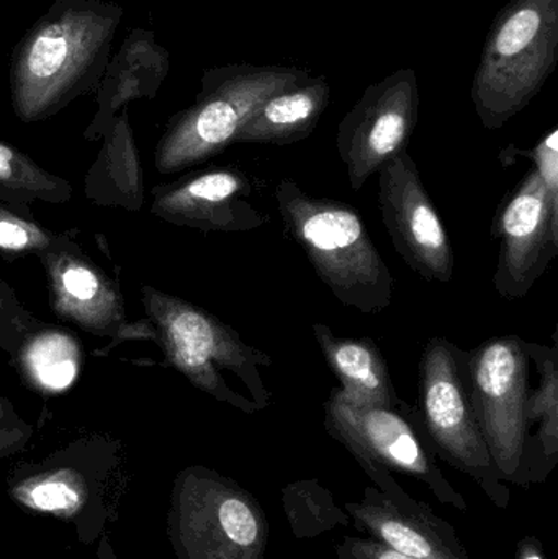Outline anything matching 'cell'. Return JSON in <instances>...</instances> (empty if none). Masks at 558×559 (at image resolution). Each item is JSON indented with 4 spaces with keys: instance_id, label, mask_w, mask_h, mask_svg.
<instances>
[{
    "instance_id": "7402d4cb",
    "label": "cell",
    "mask_w": 558,
    "mask_h": 559,
    "mask_svg": "<svg viewBox=\"0 0 558 559\" xmlns=\"http://www.w3.org/2000/svg\"><path fill=\"white\" fill-rule=\"evenodd\" d=\"M527 354L537 374L536 386H530L524 417H526V453H524V483L543 481L558 459V348L556 335L553 347L526 342Z\"/></svg>"
},
{
    "instance_id": "d6986e66",
    "label": "cell",
    "mask_w": 558,
    "mask_h": 559,
    "mask_svg": "<svg viewBox=\"0 0 558 559\" xmlns=\"http://www.w3.org/2000/svg\"><path fill=\"white\" fill-rule=\"evenodd\" d=\"M313 335L347 401L383 407L399 403L389 365L372 338L340 337L321 322L313 324Z\"/></svg>"
},
{
    "instance_id": "4316f807",
    "label": "cell",
    "mask_w": 558,
    "mask_h": 559,
    "mask_svg": "<svg viewBox=\"0 0 558 559\" xmlns=\"http://www.w3.org/2000/svg\"><path fill=\"white\" fill-rule=\"evenodd\" d=\"M32 437V424L20 416L9 397L0 394V459L23 452Z\"/></svg>"
},
{
    "instance_id": "484cf974",
    "label": "cell",
    "mask_w": 558,
    "mask_h": 559,
    "mask_svg": "<svg viewBox=\"0 0 558 559\" xmlns=\"http://www.w3.org/2000/svg\"><path fill=\"white\" fill-rule=\"evenodd\" d=\"M518 156L527 157L533 160L537 176L543 180L544 189L550 203L558 209V130L554 128L549 134L543 138L533 150H514L508 147L501 153V160L504 166L513 163Z\"/></svg>"
},
{
    "instance_id": "2e32d148",
    "label": "cell",
    "mask_w": 558,
    "mask_h": 559,
    "mask_svg": "<svg viewBox=\"0 0 558 559\" xmlns=\"http://www.w3.org/2000/svg\"><path fill=\"white\" fill-rule=\"evenodd\" d=\"M357 531L415 559H471L454 527L432 514L405 489L382 492L367 488L360 502H347Z\"/></svg>"
},
{
    "instance_id": "ba28073f",
    "label": "cell",
    "mask_w": 558,
    "mask_h": 559,
    "mask_svg": "<svg viewBox=\"0 0 558 559\" xmlns=\"http://www.w3.org/2000/svg\"><path fill=\"white\" fill-rule=\"evenodd\" d=\"M324 429L357 460L360 468L382 466L418 479L442 504L467 511L461 492L436 463L416 411L400 400L395 406H360L333 388L324 403Z\"/></svg>"
},
{
    "instance_id": "9c48e42d",
    "label": "cell",
    "mask_w": 558,
    "mask_h": 559,
    "mask_svg": "<svg viewBox=\"0 0 558 559\" xmlns=\"http://www.w3.org/2000/svg\"><path fill=\"white\" fill-rule=\"evenodd\" d=\"M531 360L518 335L490 338L465 350L468 396L495 468L504 483H524Z\"/></svg>"
},
{
    "instance_id": "4dcf8cb0",
    "label": "cell",
    "mask_w": 558,
    "mask_h": 559,
    "mask_svg": "<svg viewBox=\"0 0 558 559\" xmlns=\"http://www.w3.org/2000/svg\"><path fill=\"white\" fill-rule=\"evenodd\" d=\"M19 335L13 334L12 331H9V329L3 328V325L0 324V348H2L9 357H12L13 352L19 347Z\"/></svg>"
},
{
    "instance_id": "ffe728a7",
    "label": "cell",
    "mask_w": 558,
    "mask_h": 559,
    "mask_svg": "<svg viewBox=\"0 0 558 559\" xmlns=\"http://www.w3.org/2000/svg\"><path fill=\"white\" fill-rule=\"evenodd\" d=\"M331 88L324 78H310L269 97L246 121L235 144L297 143L313 133L330 105Z\"/></svg>"
},
{
    "instance_id": "f1b7e54d",
    "label": "cell",
    "mask_w": 558,
    "mask_h": 559,
    "mask_svg": "<svg viewBox=\"0 0 558 559\" xmlns=\"http://www.w3.org/2000/svg\"><path fill=\"white\" fill-rule=\"evenodd\" d=\"M337 559H415L369 537H344L336 545Z\"/></svg>"
},
{
    "instance_id": "4fadbf2b",
    "label": "cell",
    "mask_w": 558,
    "mask_h": 559,
    "mask_svg": "<svg viewBox=\"0 0 558 559\" xmlns=\"http://www.w3.org/2000/svg\"><path fill=\"white\" fill-rule=\"evenodd\" d=\"M379 203L396 254L428 282L454 277V251L444 223L408 151L379 170Z\"/></svg>"
},
{
    "instance_id": "8fae6325",
    "label": "cell",
    "mask_w": 558,
    "mask_h": 559,
    "mask_svg": "<svg viewBox=\"0 0 558 559\" xmlns=\"http://www.w3.org/2000/svg\"><path fill=\"white\" fill-rule=\"evenodd\" d=\"M418 111V78L412 68H405L369 85L344 115L337 127L336 150L354 192L393 157L408 151Z\"/></svg>"
},
{
    "instance_id": "5b68a950",
    "label": "cell",
    "mask_w": 558,
    "mask_h": 559,
    "mask_svg": "<svg viewBox=\"0 0 558 559\" xmlns=\"http://www.w3.org/2000/svg\"><path fill=\"white\" fill-rule=\"evenodd\" d=\"M558 0H510L491 23L472 84L487 130H500L539 94L557 66Z\"/></svg>"
},
{
    "instance_id": "6da1fadb",
    "label": "cell",
    "mask_w": 558,
    "mask_h": 559,
    "mask_svg": "<svg viewBox=\"0 0 558 559\" xmlns=\"http://www.w3.org/2000/svg\"><path fill=\"white\" fill-rule=\"evenodd\" d=\"M121 19L117 3L55 0L13 51L10 95L19 120H48L97 91Z\"/></svg>"
},
{
    "instance_id": "8992f818",
    "label": "cell",
    "mask_w": 558,
    "mask_h": 559,
    "mask_svg": "<svg viewBox=\"0 0 558 559\" xmlns=\"http://www.w3.org/2000/svg\"><path fill=\"white\" fill-rule=\"evenodd\" d=\"M177 559H265L269 524L258 499L205 466L177 475L169 511Z\"/></svg>"
},
{
    "instance_id": "3957f363",
    "label": "cell",
    "mask_w": 558,
    "mask_h": 559,
    "mask_svg": "<svg viewBox=\"0 0 558 559\" xmlns=\"http://www.w3.org/2000/svg\"><path fill=\"white\" fill-rule=\"evenodd\" d=\"M275 200L285 228L344 306L377 314L392 305V274L356 209L308 195L290 179L278 182Z\"/></svg>"
},
{
    "instance_id": "f546056e",
    "label": "cell",
    "mask_w": 558,
    "mask_h": 559,
    "mask_svg": "<svg viewBox=\"0 0 558 559\" xmlns=\"http://www.w3.org/2000/svg\"><path fill=\"white\" fill-rule=\"evenodd\" d=\"M514 559H547L544 555L543 544L536 537H524L518 544Z\"/></svg>"
},
{
    "instance_id": "603a6c76",
    "label": "cell",
    "mask_w": 558,
    "mask_h": 559,
    "mask_svg": "<svg viewBox=\"0 0 558 559\" xmlns=\"http://www.w3.org/2000/svg\"><path fill=\"white\" fill-rule=\"evenodd\" d=\"M72 199L68 180L49 173L19 147L0 141V202L23 218H33L32 206L43 202L62 205Z\"/></svg>"
},
{
    "instance_id": "cb8c5ba5",
    "label": "cell",
    "mask_w": 558,
    "mask_h": 559,
    "mask_svg": "<svg viewBox=\"0 0 558 559\" xmlns=\"http://www.w3.org/2000/svg\"><path fill=\"white\" fill-rule=\"evenodd\" d=\"M285 514L295 537L313 538L337 525L351 524L346 511H341L333 495L317 481H298L288 485L282 492Z\"/></svg>"
},
{
    "instance_id": "7c38bea8",
    "label": "cell",
    "mask_w": 558,
    "mask_h": 559,
    "mask_svg": "<svg viewBox=\"0 0 558 559\" xmlns=\"http://www.w3.org/2000/svg\"><path fill=\"white\" fill-rule=\"evenodd\" d=\"M39 264L46 275L49 308L62 321L110 344L102 355L124 342L153 341L156 332L150 321L131 322L123 293L84 251L66 235L45 254Z\"/></svg>"
},
{
    "instance_id": "9a60e30c",
    "label": "cell",
    "mask_w": 558,
    "mask_h": 559,
    "mask_svg": "<svg viewBox=\"0 0 558 559\" xmlns=\"http://www.w3.org/2000/svg\"><path fill=\"white\" fill-rule=\"evenodd\" d=\"M252 183L236 167L193 170L151 190L150 213L169 225L205 233H246L268 225L254 209Z\"/></svg>"
},
{
    "instance_id": "5bb4252c",
    "label": "cell",
    "mask_w": 558,
    "mask_h": 559,
    "mask_svg": "<svg viewBox=\"0 0 558 559\" xmlns=\"http://www.w3.org/2000/svg\"><path fill=\"white\" fill-rule=\"evenodd\" d=\"M491 235L500 241L495 289L503 298H523L558 255V209L534 167L504 197Z\"/></svg>"
},
{
    "instance_id": "e0dca14e",
    "label": "cell",
    "mask_w": 558,
    "mask_h": 559,
    "mask_svg": "<svg viewBox=\"0 0 558 559\" xmlns=\"http://www.w3.org/2000/svg\"><path fill=\"white\" fill-rule=\"evenodd\" d=\"M169 68V52L157 45L153 32H131L108 61L97 88V114L84 131V140H100L115 115L131 102L156 97Z\"/></svg>"
},
{
    "instance_id": "d4e9b609",
    "label": "cell",
    "mask_w": 558,
    "mask_h": 559,
    "mask_svg": "<svg viewBox=\"0 0 558 559\" xmlns=\"http://www.w3.org/2000/svg\"><path fill=\"white\" fill-rule=\"evenodd\" d=\"M66 233L38 225L35 219L23 218L0 202V255L7 261L36 258L48 252L64 239Z\"/></svg>"
},
{
    "instance_id": "83f0119b",
    "label": "cell",
    "mask_w": 558,
    "mask_h": 559,
    "mask_svg": "<svg viewBox=\"0 0 558 559\" xmlns=\"http://www.w3.org/2000/svg\"><path fill=\"white\" fill-rule=\"evenodd\" d=\"M38 319L32 312L26 311L12 286L0 277V324L12 331L13 334L19 335L20 341H22V335Z\"/></svg>"
},
{
    "instance_id": "277c9868",
    "label": "cell",
    "mask_w": 558,
    "mask_h": 559,
    "mask_svg": "<svg viewBox=\"0 0 558 559\" xmlns=\"http://www.w3.org/2000/svg\"><path fill=\"white\" fill-rule=\"evenodd\" d=\"M310 78L294 66L245 62L209 69L195 102L167 121L154 150V169L170 176L218 156L269 97Z\"/></svg>"
},
{
    "instance_id": "7a4b0ae2",
    "label": "cell",
    "mask_w": 558,
    "mask_h": 559,
    "mask_svg": "<svg viewBox=\"0 0 558 559\" xmlns=\"http://www.w3.org/2000/svg\"><path fill=\"white\" fill-rule=\"evenodd\" d=\"M140 298L164 360L192 386L246 414L271 406L272 393L261 377L271 355L187 299L151 285L141 286Z\"/></svg>"
},
{
    "instance_id": "ac0fdd59",
    "label": "cell",
    "mask_w": 558,
    "mask_h": 559,
    "mask_svg": "<svg viewBox=\"0 0 558 559\" xmlns=\"http://www.w3.org/2000/svg\"><path fill=\"white\" fill-rule=\"evenodd\" d=\"M100 140L97 159L85 174V199L104 209L141 212L146 187L128 107L115 115Z\"/></svg>"
},
{
    "instance_id": "44dd1931",
    "label": "cell",
    "mask_w": 558,
    "mask_h": 559,
    "mask_svg": "<svg viewBox=\"0 0 558 559\" xmlns=\"http://www.w3.org/2000/svg\"><path fill=\"white\" fill-rule=\"evenodd\" d=\"M10 358L25 386L48 397L74 386L82 373L84 348L68 329L36 321Z\"/></svg>"
},
{
    "instance_id": "52a82bcc",
    "label": "cell",
    "mask_w": 558,
    "mask_h": 559,
    "mask_svg": "<svg viewBox=\"0 0 558 559\" xmlns=\"http://www.w3.org/2000/svg\"><path fill=\"white\" fill-rule=\"evenodd\" d=\"M416 416L432 452L475 479L500 509L510 491L498 475L478 426L465 378V350L446 337H432L419 360Z\"/></svg>"
},
{
    "instance_id": "30bf717a",
    "label": "cell",
    "mask_w": 558,
    "mask_h": 559,
    "mask_svg": "<svg viewBox=\"0 0 558 559\" xmlns=\"http://www.w3.org/2000/svg\"><path fill=\"white\" fill-rule=\"evenodd\" d=\"M121 445L105 436H88L49 453L41 462L22 465L13 472L9 488L13 501L26 511L51 514L78 525L79 534L97 531L107 519L104 489L120 472ZM91 537V535H88Z\"/></svg>"
}]
</instances>
